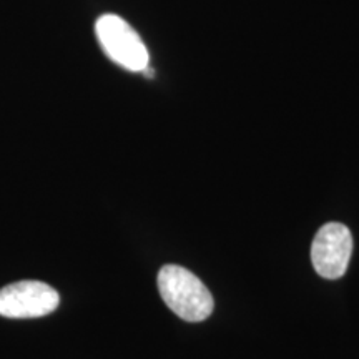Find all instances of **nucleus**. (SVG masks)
Segmentation results:
<instances>
[{
  "label": "nucleus",
  "instance_id": "obj_1",
  "mask_svg": "<svg viewBox=\"0 0 359 359\" xmlns=\"http://www.w3.org/2000/svg\"><path fill=\"white\" fill-rule=\"evenodd\" d=\"M156 283L161 299L182 320L198 323L213 313L212 293L190 269L178 264H165L158 271Z\"/></svg>",
  "mask_w": 359,
  "mask_h": 359
},
{
  "label": "nucleus",
  "instance_id": "obj_2",
  "mask_svg": "<svg viewBox=\"0 0 359 359\" xmlns=\"http://www.w3.org/2000/svg\"><path fill=\"white\" fill-rule=\"evenodd\" d=\"M95 34L103 52L116 65L130 72H143L148 67L150 55L140 35L133 27L114 13H105L95 24Z\"/></svg>",
  "mask_w": 359,
  "mask_h": 359
},
{
  "label": "nucleus",
  "instance_id": "obj_4",
  "mask_svg": "<svg viewBox=\"0 0 359 359\" xmlns=\"http://www.w3.org/2000/svg\"><path fill=\"white\" fill-rule=\"evenodd\" d=\"M353 253V235L343 223H326L318 230L311 246L316 273L326 280H338L346 273Z\"/></svg>",
  "mask_w": 359,
  "mask_h": 359
},
{
  "label": "nucleus",
  "instance_id": "obj_3",
  "mask_svg": "<svg viewBox=\"0 0 359 359\" xmlns=\"http://www.w3.org/2000/svg\"><path fill=\"white\" fill-rule=\"evenodd\" d=\"M60 304L57 290L43 281L22 280L0 290V316L32 320L55 311Z\"/></svg>",
  "mask_w": 359,
  "mask_h": 359
}]
</instances>
